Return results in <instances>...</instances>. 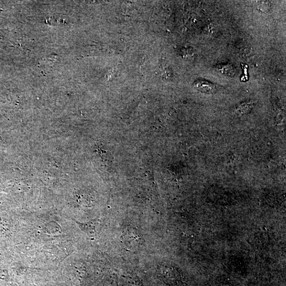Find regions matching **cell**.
Masks as SVG:
<instances>
[{
	"label": "cell",
	"mask_w": 286,
	"mask_h": 286,
	"mask_svg": "<svg viewBox=\"0 0 286 286\" xmlns=\"http://www.w3.org/2000/svg\"><path fill=\"white\" fill-rule=\"evenodd\" d=\"M122 241L126 248L131 250L138 249L141 244L140 234L135 229L131 228L125 230Z\"/></svg>",
	"instance_id": "cell-1"
},
{
	"label": "cell",
	"mask_w": 286,
	"mask_h": 286,
	"mask_svg": "<svg viewBox=\"0 0 286 286\" xmlns=\"http://www.w3.org/2000/svg\"><path fill=\"white\" fill-rule=\"evenodd\" d=\"M196 89L202 92L207 94H212L216 90L214 84L205 80H197L194 83Z\"/></svg>",
	"instance_id": "cell-2"
},
{
	"label": "cell",
	"mask_w": 286,
	"mask_h": 286,
	"mask_svg": "<svg viewBox=\"0 0 286 286\" xmlns=\"http://www.w3.org/2000/svg\"><path fill=\"white\" fill-rule=\"evenodd\" d=\"M218 69L221 73L230 76H234L236 71L233 65L229 64L219 65Z\"/></svg>",
	"instance_id": "cell-3"
}]
</instances>
